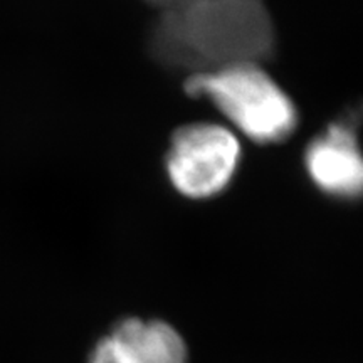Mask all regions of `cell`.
Wrapping results in <instances>:
<instances>
[{
	"label": "cell",
	"mask_w": 363,
	"mask_h": 363,
	"mask_svg": "<svg viewBox=\"0 0 363 363\" xmlns=\"http://www.w3.org/2000/svg\"><path fill=\"white\" fill-rule=\"evenodd\" d=\"M274 44L262 0H175L163 7L150 34V52L160 65L194 74L257 65Z\"/></svg>",
	"instance_id": "cell-1"
},
{
	"label": "cell",
	"mask_w": 363,
	"mask_h": 363,
	"mask_svg": "<svg viewBox=\"0 0 363 363\" xmlns=\"http://www.w3.org/2000/svg\"><path fill=\"white\" fill-rule=\"evenodd\" d=\"M185 91L207 99L244 135L257 143H279L298 126L293 99L257 65H235L197 72Z\"/></svg>",
	"instance_id": "cell-2"
},
{
	"label": "cell",
	"mask_w": 363,
	"mask_h": 363,
	"mask_svg": "<svg viewBox=\"0 0 363 363\" xmlns=\"http://www.w3.org/2000/svg\"><path fill=\"white\" fill-rule=\"evenodd\" d=\"M240 162V143L229 130L212 123L182 126L170 140L165 170L184 197H214L234 179Z\"/></svg>",
	"instance_id": "cell-3"
},
{
	"label": "cell",
	"mask_w": 363,
	"mask_h": 363,
	"mask_svg": "<svg viewBox=\"0 0 363 363\" xmlns=\"http://www.w3.org/2000/svg\"><path fill=\"white\" fill-rule=\"evenodd\" d=\"M305 167L316 189L342 201L362 192L363 165L355 131L348 121L331 123L308 145Z\"/></svg>",
	"instance_id": "cell-4"
},
{
	"label": "cell",
	"mask_w": 363,
	"mask_h": 363,
	"mask_svg": "<svg viewBox=\"0 0 363 363\" xmlns=\"http://www.w3.org/2000/svg\"><path fill=\"white\" fill-rule=\"evenodd\" d=\"M110 338L133 363H187L184 340L163 321L131 318L121 321Z\"/></svg>",
	"instance_id": "cell-5"
},
{
	"label": "cell",
	"mask_w": 363,
	"mask_h": 363,
	"mask_svg": "<svg viewBox=\"0 0 363 363\" xmlns=\"http://www.w3.org/2000/svg\"><path fill=\"white\" fill-rule=\"evenodd\" d=\"M93 363H133V362H131L130 358L111 342V338H108L96 347V350H94V355H93Z\"/></svg>",
	"instance_id": "cell-6"
},
{
	"label": "cell",
	"mask_w": 363,
	"mask_h": 363,
	"mask_svg": "<svg viewBox=\"0 0 363 363\" xmlns=\"http://www.w3.org/2000/svg\"><path fill=\"white\" fill-rule=\"evenodd\" d=\"M148 2H152V4H158V6L167 7V6H170V4H174L175 0H148Z\"/></svg>",
	"instance_id": "cell-7"
}]
</instances>
